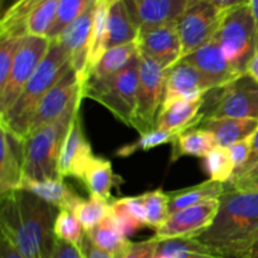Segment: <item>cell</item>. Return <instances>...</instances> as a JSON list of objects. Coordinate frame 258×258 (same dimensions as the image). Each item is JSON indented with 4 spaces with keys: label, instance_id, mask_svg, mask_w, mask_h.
Returning <instances> with one entry per match:
<instances>
[{
    "label": "cell",
    "instance_id": "1",
    "mask_svg": "<svg viewBox=\"0 0 258 258\" xmlns=\"http://www.w3.org/2000/svg\"><path fill=\"white\" fill-rule=\"evenodd\" d=\"M59 209L27 190L2 197L0 227L24 258H52L57 244L54 223Z\"/></svg>",
    "mask_w": 258,
    "mask_h": 258
},
{
    "label": "cell",
    "instance_id": "2",
    "mask_svg": "<svg viewBox=\"0 0 258 258\" xmlns=\"http://www.w3.org/2000/svg\"><path fill=\"white\" fill-rule=\"evenodd\" d=\"M223 258H242L258 241V193H244L226 184L211 227L196 238Z\"/></svg>",
    "mask_w": 258,
    "mask_h": 258
},
{
    "label": "cell",
    "instance_id": "3",
    "mask_svg": "<svg viewBox=\"0 0 258 258\" xmlns=\"http://www.w3.org/2000/svg\"><path fill=\"white\" fill-rule=\"evenodd\" d=\"M70 67L71 59L67 50L58 40L50 42L49 50L28 81L22 95L14 106L0 117L3 125L19 138H27L38 103Z\"/></svg>",
    "mask_w": 258,
    "mask_h": 258
},
{
    "label": "cell",
    "instance_id": "4",
    "mask_svg": "<svg viewBox=\"0 0 258 258\" xmlns=\"http://www.w3.org/2000/svg\"><path fill=\"white\" fill-rule=\"evenodd\" d=\"M81 101L82 98L76 101L55 121L28 134L24 139V178L39 181L63 179L58 171V161L66 135L78 115Z\"/></svg>",
    "mask_w": 258,
    "mask_h": 258
},
{
    "label": "cell",
    "instance_id": "5",
    "mask_svg": "<svg viewBox=\"0 0 258 258\" xmlns=\"http://www.w3.org/2000/svg\"><path fill=\"white\" fill-rule=\"evenodd\" d=\"M140 53L122 71L103 80H88L81 95L105 106L121 122L134 127L138 108Z\"/></svg>",
    "mask_w": 258,
    "mask_h": 258
},
{
    "label": "cell",
    "instance_id": "6",
    "mask_svg": "<svg viewBox=\"0 0 258 258\" xmlns=\"http://www.w3.org/2000/svg\"><path fill=\"white\" fill-rule=\"evenodd\" d=\"M214 38L229 66L239 76L246 75L248 63L258 50V33L251 5H239L226 10Z\"/></svg>",
    "mask_w": 258,
    "mask_h": 258
},
{
    "label": "cell",
    "instance_id": "7",
    "mask_svg": "<svg viewBox=\"0 0 258 258\" xmlns=\"http://www.w3.org/2000/svg\"><path fill=\"white\" fill-rule=\"evenodd\" d=\"M50 40L45 37L27 34L23 37L5 87L0 91V117L14 106L28 81L45 57Z\"/></svg>",
    "mask_w": 258,
    "mask_h": 258
},
{
    "label": "cell",
    "instance_id": "8",
    "mask_svg": "<svg viewBox=\"0 0 258 258\" xmlns=\"http://www.w3.org/2000/svg\"><path fill=\"white\" fill-rule=\"evenodd\" d=\"M166 73L156 60L140 53L139 67L138 108L134 128L140 134L155 130L156 120L163 102Z\"/></svg>",
    "mask_w": 258,
    "mask_h": 258
},
{
    "label": "cell",
    "instance_id": "9",
    "mask_svg": "<svg viewBox=\"0 0 258 258\" xmlns=\"http://www.w3.org/2000/svg\"><path fill=\"white\" fill-rule=\"evenodd\" d=\"M226 10L207 0H190L184 14L178 20L183 58L216 37Z\"/></svg>",
    "mask_w": 258,
    "mask_h": 258
},
{
    "label": "cell",
    "instance_id": "10",
    "mask_svg": "<svg viewBox=\"0 0 258 258\" xmlns=\"http://www.w3.org/2000/svg\"><path fill=\"white\" fill-rule=\"evenodd\" d=\"M217 92L216 97L203 112V121L258 118V83L249 76H242L226 87L218 88Z\"/></svg>",
    "mask_w": 258,
    "mask_h": 258
},
{
    "label": "cell",
    "instance_id": "11",
    "mask_svg": "<svg viewBox=\"0 0 258 258\" xmlns=\"http://www.w3.org/2000/svg\"><path fill=\"white\" fill-rule=\"evenodd\" d=\"M219 209V199L206 201L169 214L166 221L155 229V238H196L212 226Z\"/></svg>",
    "mask_w": 258,
    "mask_h": 258
},
{
    "label": "cell",
    "instance_id": "12",
    "mask_svg": "<svg viewBox=\"0 0 258 258\" xmlns=\"http://www.w3.org/2000/svg\"><path fill=\"white\" fill-rule=\"evenodd\" d=\"M81 90L82 86L75 70L71 66L60 77V80L45 93L44 97L38 103L30 121L29 133L59 118L71 107V105H73L80 98H83Z\"/></svg>",
    "mask_w": 258,
    "mask_h": 258
},
{
    "label": "cell",
    "instance_id": "13",
    "mask_svg": "<svg viewBox=\"0 0 258 258\" xmlns=\"http://www.w3.org/2000/svg\"><path fill=\"white\" fill-rule=\"evenodd\" d=\"M96 7H97V0H95L72 24L68 25L57 39L70 54L71 66L75 70L81 86L86 82L88 75L91 37H92Z\"/></svg>",
    "mask_w": 258,
    "mask_h": 258
},
{
    "label": "cell",
    "instance_id": "14",
    "mask_svg": "<svg viewBox=\"0 0 258 258\" xmlns=\"http://www.w3.org/2000/svg\"><path fill=\"white\" fill-rule=\"evenodd\" d=\"M216 90L213 83L193 64L181 59L166 73L160 110L181 100H197Z\"/></svg>",
    "mask_w": 258,
    "mask_h": 258
},
{
    "label": "cell",
    "instance_id": "15",
    "mask_svg": "<svg viewBox=\"0 0 258 258\" xmlns=\"http://www.w3.org/2000/svg\"><path fill=\"white\" fill-rule=\"evenodd\" d=\"M139 52L153 58L164 70H170L183 59L178 22L139 30Z\"/></svg>",
    "mask_w": 258,
    "mask_h": 258
},
{
    "label": "cell",
    "instance_id": "16",
    "mask_svg": "<svg viewBox=\"0 0 258 258\" xmlns=\"http://www.w3.org/2000/svg\"><path fill=\"white\" fill-rule=\"evenodd\" d=\"M0 194L20 190L24 179V139L0 125Z\"/></svg>",
    "mask_w": 258,
    "mask_h": 258
},
{
    "label": "cell",
    "instance_id": "17",
    "mask_svg": "<svg viewBox=\"0 0 258 258\" xmlns=\"http://www.w3.org/2000/svg\"><path fill=\"white\" fill-rule=\"evenodd\" d=\"M93 158L95 155L92 153V148L82 130L80 115H77L71 123L70 130L63 141L58 161L59 175L62 178L72 176L81 181L88 164Z\"/></svg>",
    "mask_w": 258,
    "mask_h": 258
},
{
    "label": "cell",
    "instance_id": "18",
    "mask_svg": "<svg viewBox=\"0 0 258 258\" xmlns=\"http://www.w3.org/2000/svg\"><path fill=\"white\" fill-rule=\"evenodd\" d=\"M131 19L141 29L176 23L190 0H123Z\"/></svg>",
    "mask_w": 258,
    "mask_h": 258
},
{
    "label": "cell",
    "instance_id": "19",
    "mask_svg": "<svg viewBox=\"0 0 258 258\" xmlns=\"http://www.w3.org/2000/svg\"><path fill=\"white\" fill-rule=\"evenodd\" d=\"M183 59L193 64L199 72L203 73L213 83L216 90L226 87L227 85L242 77L227 62L223 50L216 38L209 40Z\"/></svg>",
    "mask_w": 258,
    "mask_h": 258
},
{
    "label": "cell",
    "instance_id": "20",
    "mask_svg": "<svg viewBox=\"0 0 258 258\" xmlns=\"http://www.w3.org/2000/svg\"><path fill=\"white\" fill-rule=\"evenodd\" d=\"M206 103V96L197 100H181L169 107L159 111L156 127L169 133H183L188 128L197 127L203 121L201 108Z\"/></svg>",
    "mask_w": 258,
    "mask_h": 258
},
{
    "label": "cell",
    "instance_id": "21",
    "mask_svg": "<svg viewBox=\"0 0 258 258\" xmlns=\"http://www.w3.org/2000/svg\"><path fill=\"white\" fill-rule=\"evenodd\" d=\"M139 28L131 19L125 2L115 3L108 8L107 23H106V34L103 49L120 47L138 40Z\"/></svg>",
    "mask_w": 258,
    "mask_h": 258
},
{
    "label": "cell",
    "instance_id": "22",
    "mask_svg": "<svg viewBox=\"0 0 258 258\" xmlns=\"http://www.w3.org/2000/svg\"><path fill=\"white\" fill-rule=\"evenodd\" d=\"M20 189L39 197L40 199L52 204L53 207H55L59 211L64 209V211L73 212L83 199L75 190H72L63 181V179L39 181L24 178Z\"/></svg>",
    "mask_w": 258,
    "mask_h": 258
},
{
    "label": "cell",
    "instance_id": "23",
    "mask_svg": "<svg viewBox=\"0 0 258 258\" xmlns=\"http://www.w3.org/2000/svg\"><path fill=\"white\" fill-rule=\"evenodd\" d=\"M201 127L214 136L217 146H228L252 138L258 128V118H217L207 120Z\"/></svg>",
    "mask_w": 258,
    "mask_h": 258
},
{
    "label": "cell",
    "instance_id": "24",
    "mask_svg": "<svg viewBox=\"0 0 258 258\" xmlns=\"http://www.w3.org/2000/svg\"><path fill=\"white\" fill-rule=\"evenodd\" d=\"M81 181L85 184L90 196L110 201L111 189L120 185L122 179L113 173L110 160L95 155V158L88 164Z\"/></svg>",
    "mask_w": 258,
    "mask_h": 258
},
{
    "label": "cell",
    "instance_id": "25",
    "mask_svg": "<svg viewBox=\"0 0 258 258\" xmlns=\"http://www.w3.org/2000/svg\"><path fill=\"white\" fill-rule=\"evenodd\" d=\"M226 191V184L208 180L198 185L169 191V213L196 206L206 201L219 199Z\"/></svg>",
    "mask_w": 258,
    "mask_h": 258
},
{
    "label": "cell",
    "instance_id": "26",
    "mask_svg": "<svg viewBox=\"0 0 258 258\" xmlns=\"http://www.w3.org/2000/svg\"><path fill=\"white\" fill-rule=\"evenodd\" d=\"M217 146L214 136L202 127H191L176 136L173 143L171 161H176L181 156L206 158Z\"/></svg>",
    "mask_w": 258,
    "mask_h": 258
},
{
    "label": "cell",
    "instance_id": "27",
    "mask_svg": "<svg viewBox=\"0 0 258 258\" xmlns=\"http://www.w3.org/2000/svg\"><path fill=\"white\" fill-rule=\"evenodd\" d=\"M138 43H128V44L120 45V47L111 48L106 50L97 64L88 75L87 80H103L111 77L120 71H122L126 66L131 63V60L139 54ZM86 83V82H85ZM83 83V85H85Z\"/></svg>",
    "mask_w": 258,
    "mask_h": 258
},
{
    "label": "cell",
    "instance_id": "28",
    "mask_svg": "<svg viewBox=\"0 0 258 258\" xmlns=\"http://www.w3.org/2000/svg\"><path fill=\"white\" fill-rule=\"evenodd\" d=\"M87 236L97 248L112 256L122 253L128 242L117 229L111 213L92 231L88 232Z\"/></svg>",
    "mask_w": 258,
    "mask_h": 258
},
{
    "label": "cell",
    "instance_id": "29",
    "mask_svg": "<svg viewBox=\"0 0 258 258\" xmlns=\"http://www.w3.org/2000/svg\"><path fill=\"white\" fill-rule=\"evenodd\" d=\"M156 256L166 258H223L191 238L159 241Z\"/></svg>",
    "mask_w": 258,
    "mask_h": 258
},
{
    "label": "cell",
    "instance_id": "30",
    "mask_svg": "<svg viewBox=\"0 0 258 258\" xmlns=\"http://www.w3.org/2000/svg\"><path fill=\"white\" fill-rule=\"evenodd\" d=\"M73 213L81 222L86 233H88L111 213V202L100 197L90 196L88 199L80 202Z\"/></svg>",
    "mask_w": 258,
    "mask_h": 258
},
{
    "label": "cell",
    "instance_id": "31",
    "mask_svg": "<svg viewBox=\"0 0 258 258\" xmlns=\"http://www.w3.org/2000/svg\"><path fill=\"white\" fill-rule=\"evenodd\" d=\"M95 0H59L57 14L47 38L53 42L60 37L66 28L72 24Z\"/></svg>",
    "mask_w": 258,
    "mask_h": 258
},
{
    "label": "cell",
    "instance_id": "32",
    "mask_svg": "<svg viewBox=\"0 0 258 258\" xmlns=\"http://www.w3.org/2000/svg\"><path fill=\"white\" fill-rule=\"evenodd\" d=\"M204 170L209 175V180L223 184L228 183L236 171L228 148L216 146L204 158Z\"/></svg>",
    "mask_w": 258,
    "mask_h": 258
},
{
    "label": "cell",
    "instance_id": "33",
    "mask_svg": "<svg viewBox=\"0 0 258 258\" xmlns=\"http://www.w3.org/2000/svg\"><path fill=\"white\" fill-rule=\"evenodd\" d=\"M58 2L59 0H44L28 15L25 22L27 34L47 38L55 19Z\"/></svg>",
    "mask_w": 258,
    "mask_h": 258
},
{
    "label": "cell",
    "instance_id": "34",
    "mask_svg": "<svg viewBox=\"0 0 258 258\" xmlns=\"http://www.w3.org/2000/svg\"><path fill=\"white\" fill-rule=\"evenodd\" d=\"M54 234L57 239L73 244L81 251L87 233L73 212L62 209L58 212L57 218H55Z\"/></svg>",
    "mask_w": 258,
    "mask_h": 258
},
{
    "label": "cell",
    "instance_id": "35",
    "mask_svg": "<svg viewBox=\"0 0 258 258\" xmlns=\"http://www.w3.org/2000/svg\"><path fill=\"white\" fill-rule=\"evenodd\" d=\"M108 5L102 0H97V7L95 13V22H93L92 37H91V49H90V60H88V75L95 68L98 60L105 53L103 43H105L106 34V23H107ZM87 75V77H88Z\"/></svg>",
    "mask_w": 258,
    "mask_h": 258
},
{
    "label": "cell",
    "instance_id": "36",
    "mask_svg": "<svg viewBox=\"0 0 258 258\" xmlns=\"http://www.w3.org/2000/svg\"><path fill=\"white\" fill-rule=\"evenodd\" d=\"M141 201L146 211L148 227L158 229L169 217V196L161 189L143 194Z\"/></svg>",
    "mask_w": 258,
    "mask_h": 258
},
{
    "label": "cell",
    "instance_id": "37",
    "mask_svg": "<svg viewBox=\"0 0 258 258\" xmlns=\"http://www.w3.org/2000/svg\"><path fill=\"white\" fill-rule=\"evenodd\" d=\"M180 133H169V131H161L155 128L149 133L141 134L140 138L133 144H127L123 145L116 151V156H122V158H127L133 154L139 153V151H148L150 149L155 148V146L164 145L168 143H174L176 136Z\"/></svg>",
    "mask_w": 258,
    "mask_h": 258
},
{
    "label": "cell",
    "instance_id": "38",
    "mask_svg": "<svg viewBox=\"0 0 258 258\" xmlns=\"http://www.w3.org/2000/svg\"><path fill=\"white\" fill-rule=\"evenodd\" d=\"M23 37L24 35H0V91L7 85Z\"/></svg>",
    "mask_w": 258,
    "mask_h": 258
},
{
    "label": "cell",
    "instance_id": "39",
    "mask_svg": "<svg viewBox=\"0 0 258 258\" xmlns=\"http://www.w3.org/2000/svg\"><path fill=\"white\" fill-rule=\"evenodd\" d=\"M111 216H112L113 222H115L116 227L120 231V233L126 239H128L139 229L143 228V226L136 221L135 217L128 211L123 198L111 202Z\"/></svg>",
    "mask_w": 258,
    "mask_h": 258
},
{
    "label": "cell",
    "instance_id": "40",
    "mask_svg": "<svg viewBox=\"0 0 258 258\" xmlns=\"http://www.w3.org/2000/svg\"><path fill=\"white\" fill-rule=\"evenodd\" d=\"M227 185L244 193H258V163L246 170L234 173Z\"/></svg>",
    "mask_w": 258,
    "mask_h": 258
},
{
    "label": "cell",
    "instance_id": "41",
    "mask_svg": "<svg viewBox=\"0 0 258 258\" xmlns=\"http://www.w3.org/2000/svg\"><path fill=\"white\" fill-rule=\"evenodd\" d=\"M159 241L155 237L141 242H127L122 252V258H155Z\"/></svg>",
    "mask_w": 258,
    "mask_h": 258
},
{
    "label": "cell",
    "instance_id": "42",
    "mask_svg": "<svg viewBox=\"0 0 258 258\" xmlns=\"http://www.w3.org/2000/svg\"><path fill=\"white\" fill-rule=\"evenodd\" d=\"M251 150H252V138L238 141V143L228 146L229 155H231L234 166H236V171L239 170L241 168H243L244 164H246L247 160H248L249 155H251ZM236 171H234V173H236Z\"/></svg>",
    "mask_w": 258,
    "mask_h": 258
},
{
    "label": "cell",
    "instance_id": "43",
    "mask_svg": "<svg viewBox=\"0 0 258 258\" xmlns=\"http://www.w3.org/2000/svg\"><path fill=\"white\" fill-rule=\"evenodd\" d=\"M126 206H127L128 211L131 212L136 221L141 224L143 227H148V218H146V211L144 207L141 197H128V198H123Z\"/></svg>",
    "mask_w": 258,
    "mask_h": 258
},
{
    "label": "cell",
    "instance_id": "44",
    "mask_svg": "<svg viewBox=\"0 0 258 258\" xmlns=\"http://www.w3.org/2000/svg\"><path fill=\"white\" fill-rule=\"evenodd\" d=\"M52 258H83V254L80 251V248H77L73 244L57 239V244H55V249L53 252Z\"/></svg>",
    "mask_w": 258,
    "mask_h": 258
},
{
    "label": "cell",
    "instance_id": "45",
    "mask_svg": "<svg viewBox=\"0 0 258 258\" xmlns=\"http://www.w3.org/2000/svg\"><path fill=\"white\" fill-rule=\"evenodd\" d=\"M81 252H82L83 258H116L115 256H112V254L107 253V252H103L101 251L100 248H97V247L92 243V241L88 238L87 234H86V238L82 244V248H81Z\"/></svg>",
    "mask_w": 258,
    "mask_h": 258
},
{
    "label": "cell",
    "instance_id": "46",
    "mask_svg": "<svg viewBox=\"0 0 258 258\" xmlns=\"http://www.w3.org/2000/svg\"><path fill=\"white\" fill-rule=\"evenodd\" d=\"M0 258H24L20 252L15 248L14 244L7 238L2 236L0 239Z\"/></svg>",
    "mask_w": 258,
    "mask_h": 258
},
{
    "label": "cell",
    "instance_id": "47",
    "mask_svg": "<svg viewBox=\"0 0 258 258\" xmlns=\"http://www.w3.org/2000/svg\"><path fill=\"white\" fill-rule=\"evenodd\" d=\"M258 163V128L257 131L254 133V135L252 136V150H251V155H249L248 160H247V163L244 164L243 168H241L239 170L237 171H242V170H246V169L251 168L252 165H254V164ZM236 171V173H237Z\"/></svg>",
    "mask_w": 258,
    "mask_h": 258
},
{
    "label": "cell",
    "instance_id": "48",
    "mask_svg": "<svg viewBox=\"0 0 258 258\" xmlns=\"http://www.w3.org/2000/svg\"><path fill=\"white\" fill-rule=\"evenodd\" d=\"M207 2L212 3V4L216 5L217 8L222 10H228L232 9V8L239 7V5L249 4L251 0H207Z\"/></svg>",
    "mask_w": 258,
    "mask_h": 258
},
{
    "label": "cell",
    "instance_id": "49",
    "mask_svg": "<svg viewBox=\"0 0 258 258\" xmlns=\"http://www.w3.org/2000/svg\"><path fill=\"white\" fill-rule=\"evenodd\" d=\"M246 75L249 76L253 81H256L258 83V50L256 54L253 55V58L251 59V62L248 63V67H247Z\"/></svg>",
    "mask_w": 258,
    "mask_h": 258
},
{
    "label": "cell",
    "instance_id": "50",
    "mask_svg": "<svg viewBox=\"0 0 258 258\" xmlns=\"http://www.w3.org/2000/svg\"><path fill=\"white\" fill-rule=\"evenodd\" d=\"M249 5H251L252 14H253L254 17V22H256L257 33H258V0H251V2H249Z\"/></svg>",
    "mask_w": 258,
    "mask_h": 258
},
{
    "label": "cell",
    "instance_id": "51",
    "mask_svg": "<svg viewBox=\"0 0 258 258\" xmlns=\"http://www.w3.org/2000/svg\"><path fill=\"white\" fill-rule=\"evenodd\" d=\"M242 258H258V241L251 247L248 252Z\"/></svg>",
    "mask_w": 258,
    "mask_h": 258
},
{
    "label": "cell",
    "instance_id": "52",
    "mask_svg": "<svg viewBox=\"0 0 258 258\" xmlns=\"http://www.w3.org/2000/svg\"><path fill=\"white\" fill-rule=\"evenodd\" d=\"M102 2H105L108 7H111L112 4H115V3H117V2H121V0H102Z\"/></svg>",
    "mask_w": 258,
    "mask_h": 258
},
{
    "label": "cell",
    "instance_id": "53",
    "mask_svg": "<svg viewBox=\"0 0 258 258\" xmlns=\"http://www.w3.org/2000/svg\"><path fill=\"white\" fill-rule=\"evenodd\" d=\"M116 258H122V253H120V254H117V256H115Z\"/></svg>",
    "mask_w": 258,
    "mask_h": 258
},
{
    "label": "cell",
    "instance_id": "54",
    "mask_svg": "<svg viewBox=\"0 0 258 258\" xmlns=\"http://www.w3.org/2000/svg\"><path fill=\"white\" fill-rule=\"evenodd\" d=\"M155 258H166V257H161V256H155Z\"/></svg>",
    "mask_w": 258,
    "mask_h": 258
},
{
    "label": "cell",
    "instance_id": "55",
    "mask_svg": "<svg viewBox=\"0 0 258 258\" xmlns=\"http://www.w3.org/2000/svg\"><path fill=\"white\" fill-rule=\"evenodd\" d=\"M15 2H17V0H15Z\"/></svg>",
    "mask_w": 258,
    "mask_h": 258
}]
</instances>
